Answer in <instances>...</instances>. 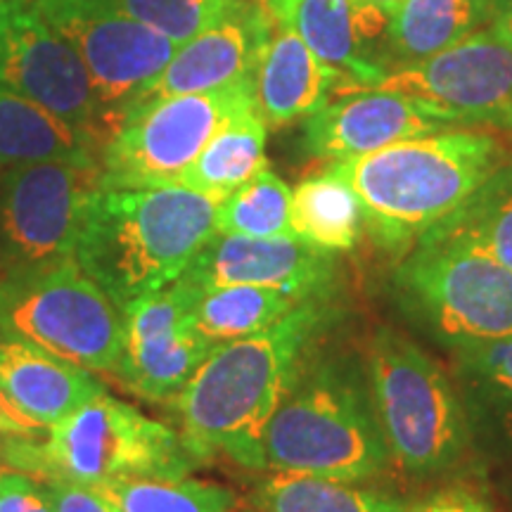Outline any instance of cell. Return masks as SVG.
<instances>
[{
    "mask_svg": "<svg viewBox=\"0 0 512 512\" xmlns=\"http://www.w3.org/2000/svg\"><path fill=\"white\" fill-rule=\"evenodd\" d=\"M325 302H304L256 335L216 344L171 406L197 463L228 456L261 470V439L323 328Z\"/></svg>",
    "mask_w": 512,
    "mask_h": 512,
    "instance_id": "1",
    "label": "cell"
},
{
    "mask_svg": "<svg viewBox=\"0 0 512 512\" xmlns=\"http://www.w3.org/2000/svg\"><path fill=\"white\" fill-rule=\"evenodd\" d=\"M219 197L185 185L102 188L83 221L74 259L121 311L164 290L216 235Z\"/></svg>",
    "mask_w": 512,
    "mask_h": 512,
    "instance_id": "2",
    "label": "cell"
},
{
    "mask_svg": "<svg viewBox=\"0 0 512 512\" xmlns=\"http://www.w3.org/2000/svg\"><path fill=\"white\" fill-rule=\"evenodd\" d=\"M501 159L496 138L444 128L332 162L330 169L354 188L363 226L375 245L406 254L422 235L463 207Z\"/></svg>",
    "mask_w": 512,
    "mask_h": 512,
    "instance_id": "3",
    "label": "cell"
},
{
    "mask_svg": "<svg viewBox=\"0 0 512 512\" xmlns=\"http://www.w3.org/2000/svg\"><path fill=\"white\" fill-rule=\"evenodd\" d=\"M392 463L368 377L344 361L299 370L268 420L261 470L366 482Z\"/></svg>",
    "mask_w": 512,
    "mask_h": 512,
    "instance_id": "4",
    "label": "cell"
},
{
    "mask_svg": "<svg viewBox=\"0 0 512 512\" xmlns=\"http://www.w3.org/2000/svg\"><path fill=\"white\" fill-rule=\"evenodd\" d=\"M0 460L43 482L102 486L128 477H188L197 460L174 427L100 394L29 437H0Z\"/></svg>",
    "mask_w": 512,
    "mask_h": 512,
    "instance_id": "5",
    "label": "cell"
},
{
    "mask_svg": "<svg viewBox=\"0 0 512 512\" xmlns=\"http://www.w3.org/2000/svg\"><path fill=\"white\" fill-rule=\"evenodd\" d=\"M366 377L389 456L406 475L451 470L472 444L456 382L401 332L382 328L368 347Z\"/></svg>",
    "mask_w": 512,
    "mask_h": 512,
    "instance_id": "6",
    "label": "cell"
},
{
    "mask_svg": "<svg viewBox=\"0 0 512 512\" xmlns=\"http://www.w3.org/2000/svg\"><path fill=\"white\" fill-rule=\"evenodd\" d=\"M401 309L448 349L512 337V271L456 235L430 230L394 271Z\"/></svg>",
    "mask_w": 512,
    "mask_h": 512,
    "instance_id": "7",
    "label": "cell"
},
{
    "mask_svg": "<svg viewBox=\"0 0 512 512\" xmlns=\"http://www.w3.org/2000/svg\"><path fill=\"white\" fill-rule=\"evenodd\" d=\"M0 330L93 373H114L124 349V311L76 259L3 275Z\"/></svg>",
    "mask_w": 512,
    "mask_h": 512,
    "instance_id": "8",
    "label": "cell"
},
{
    "mask_svg": "<svg viewBox=\"0 0 512 512\" xmlns=\"http://www.w3.org/2000/svg\"><path fill=\"white\" fill-rule=\"evenodd\" d=\"M252 110H256L254 79L133 107L102 145V185H176L223 126Z\"/></svg>",
    "mask_w": 512,
    "mask_h": 512,
    "instance_id": "9",
    "label": "cell"
},
{
    "mask_svg": "<svg viewBox=\"0 0 512 512\" xmlns=\"http://www.w3.org/2000/svg\"><path fill=\"white\" fill-rule=\"evenodd\" d=\"M100 188V164L8 166L0 176V278L19 268L74 259Z\"/></svg>",
    "mask_w": 512,
    "mask_h": 512,
    "instance_id": "10",
    "label": "cell"
},
{
    "mask_svg": "<svg viewBox=\"0 0 512 512\" xmlns=\"http://www.w3.org/2000/svg\"><path fill=\"white\" fill-rule=\"evenodd\" d=\"M0 91L46 107L102 145L112 136L86 64L36 0L0 3Z\"/></svg>",
    "mask_w": 512,
    "mask_h": 512,
    "instance_id": "11",
    "label": "cell"
},
{
    "mask_svg": "<svg viewBox=\"0 0 512 512\" xmlns=\"http://www.w3.org/2000/svg\"><path fill=\"white\" fill-rule=\"evenodd\" d=\"M373 88L406 95L448 124L512 128V48L491 27L425 60L387 69Z\"/></svg>",
    "mask_w": 512,
    "mask_h": 512,
    "instance_id": "12",
    "label": "cell"
},
{
    "mask_svg": "<svg viewBox=\"0 0 512 512\" xmlns=\"http://www.w3.org/2000/svg\"><path fill=\"white\" fill-rule=\"evenodd\" d=\"M91 74L112 131L181 43L93 0H36Z\"/></svg>",
    "mask_w": 512,
    "mask_h": 512,
    "instance_id": "13",
    "label": "cell"
},
{
    "mask_svg": "<svg viewBox=\"0 0 512 512\" xmlns=\"http://www.w3.org/2000/svg\"><path fill=\"white\" fill-rule=\"evenodd\" d=\"M202 290L178 278L124 309V349L114 375L128 392L155 403H174L216 347L192 325Z\"/></svg>",
    "mask_w": 512,
    "mask_h": 512,
    "instance_id": "14",
    "label": "cell"
},
{
    "mask_svg": "<svg viewBox=\"0 0 512 512\" xmlns=\"http://www.w3.org/2000/svg\"><path fill=\"white\" fill-rule=\"evenodd\" d=\"M197 290L252 285L297 302H325L337 278L335 254L292 238H242L216 233L181 275Z\"/></svg>",
    "mask_w": 512,
    "mask_h": 512,
    "instance_id": "15",
    "label": "cell"
},
{
    "mask_svg": "<svg viewBox=\"0 0 512 512\" xmlns=\"http://www.w3.org/2000/svg\"><path fill=\"white\" fill-rule=\"evenodd\" d=\"M271 38V15L252 0H235L207 29L178 46L164 72L128 110L145 102L207 93L254 79Z\"/></svg>",
    "mask_w": 512,
    "mask_h": 512,
    "instance_id": "16",
    "label": "cell"
},
{
    "mask_svg": "<svg viewBox=\"0 0 512 512\" xmlns=\"http://www.w3.org/2000/svg\"><path fill=\"white\" fill-rule=\"evenodd\" d=\"M448 126L446 119L406 95L361 88L342 93L306 119V150L342 162Z\"/></svg>",
    "mask_w": 512,
    "mask_h": 512,
    "instance_id": "17",
    "label": "cell"
},
{
    "mask_svg": "<svg viewBox=\"0 0 512 512\" xmlns=\"http://www.w3.org/2000/svg\"><path fill=\"white\" fill-rule=\"evenodd\" d=\"M275 24L297 31L311 53L337 76L335 95L373 88L387 69L370 53L361 0H261Z\"/></svg>",
    "mask_w": 512,
    "mask_h": 512,
    "instance_id": "18",
    "label": "cell"
},
{
    "mask_svg": "<svg viewBox=\"0 0 512 512\" xmlns=\"http://www.w3.org/2000/svg\"><path fill=\"white\" fill-rule=\"evenodd\" d=\"M0 392L27 418L50 427L107 389L93 370L0 330Z\"/></svg>",
    "mask_w": 512,
    "mask_h": 512,
    "instance_id": "19",
    "label": "cell"
},
{
    "mask_svg": "<svg viewBox=\"0 0 512 512\" xmlns=\"http://www.w3.org/2000/svg\"><path fill=\"white\" fill-rule=\"evenodd\" d=\"M337 76L311 53L297 31L278 24L254 76L256 110L266 126L280 128L309 119L330 102Z\"/></svg>",
    "mask_w": 512,
    "mask_h": 512,
    "instance_id": "20",
    "label": "cell"
},
{
    "mask_svg": "<svg viewBox=\"0 0 512 512\" xmlns=\"http://www.w3.org/2000/svg\"><path fill=\"white\" fill-rule=\"evenodd\" d=\"M453 382L470 439L498 458H512V337L453 351Z\"/></svg>",
    "mask_w": 512,
    "mask_h": 512,
    "instance_id": "21",
    "label": "cell"
},
{
    "mask_svg": "<svg viewBox=\"0 0 512 512\" xmlns=\"http://www.w3.org/2000/svg\"><path fill=\"white\" fill-rule=\"evenodd\" d=\"M102 140L27 98L0 91V169L41 162L100 164Z\"/></svg>",
    "mask_w": 512,
    "mask_h": 512,
    "instance_id": "22",
    "label": "cell"
},
{
    "mask_svg": "<svg viewBox=\"0 0 512 512\" xmlns=\"http://www.w3.org/2000/svg\"><path fill=\"white\" fill-rule=\"evenodd\" d=\"M489 19V0H401L387 27V53L420 62L456 46Z\"/></svg>",
    "mask_w": 512,
    "mask_h": 512,
    "instance_id": "23",
    "label": "cell"
},
{
    "mask_svg": "<svg viewBox=\"0 0 512 512\" xmlns=\"http://www.w3.org/2000/svg\"><path fill=\"white\" fill-rule=\"evenodd\" d=\"M363 228V209L356 192L330 166L292 190L294 238L339 254L356 247Z\"/></svg>",
    "mask_w": 512,
    "mask_h": 512,
    "instance_id": "24",
    "label": "cell"
},
{
    "mask_svg": "<svg viewBox=\"0 0 512 512\" xmlns=\"http://www.w3.org/2000/svg\"><path fill=\"white\" fill-rule=\"evenodd\" d=\"M249 505L259 512H403L406 503L361 482L271 472L256 484Z\"/></svg>",
    "mask_w": 512,
    "mask_h": 512,
    "instance_id": "25",
    "label": "cell"
},
{
    "mask_svg": "<svg viewBox=\"0 0 512 512\" xmlns=\"http://www.w3.org/2000/svg\"><path fill=\"white\" fill-rule=\"evenodd\" d=\"M266 128L259 110L240 114L209 140L178 185L219 200L228 197L268 166Z\"/></svg>",
    "mask_w": 512,
    "mask_h": 512,
    "instance_id": "26",
    "label": "cell"
},
{
    "mask_svg": "<svg viewBox=\"0 0 512 512\" xmlns=\"http://www.w3.org/2000/svg\"><path fill=\"white\" fill-rule=\"evenodd\" d=\"M299 304L304 302L266 287H214L204 290L197 299L192 309V325L214 344H223L271 328Z\"/></svg>",
    "mask_w": 512,
    "mask_h": 512,
    "instance_id": "27",
    "label": "cell"
},
{
    "mask_svg": "<svg viewBox=\"0 0 512 512\" xmlns=\"http://www.w3.org/2000/svg\"><path fill=\"white\" fill-rule=\"evenodd\" d=\"M432 230L456 235L512 271V164H501L463 207Z\"/></svg>",
    "mask_w": 512,
    "mask_h": 512,
    "instance_id": "28",
    "label": "cell"
},
{
    "mask_svg": "<svg viewBox=\"0 0 512 512\" xmlns=\"http://www.w3.org/2000/svg\"><path fill=\"white\" fill-rule=\"evenodd\" d=\"M214 228L219 235L297 240L292 230V188L266 166L245 185L223 197L216 209Z\"/></svg>",
    "mask_w": 512,
    "mask_h": 512,
    "instance_id": "29",
    "label": "cell"
},
{
    "mask_svg": "<svg viewBox=\"0 0 512 512\" xmlns=\"http://www.w3.org/2000/svg\"><path fill=\"white\" fill-rule=\"evenodd\" d=\"M95 489L117 512H235L233 491L190 477H128Z\"/></svg>",
    "mask_w": 512,
    "mask_h": 512,
    "instance_id": "30",
    "label": "cell"
},
{
    "mask_svg": "<svg viewBox=\"0 0 512 512\" xmlns=\"http://www.w3.org/2000/svg\"><path fill=\"white\" fill-rule=\"evenodd\" d=\"M159 31L176 43L207 29L235 0H93Z\"/></svg>",
    "mask_w": 512,
    "mask_h": 512,
    "instance_id": "31",
    "label": "cell"
},
{
    "mask_svg": "<svg viewBox=\"0 0 512 512\" xmlns=\"http://www.w3.org/2000/svg\"><path fill=\"white\" fill-rule=\"evenodd\" d=\"M0 512H55L48 486L22 470H0Z\"/></svg>",
    "mask_w": 512,
    "mask_h": 512,
    "instance_id": "32",
    "label": "cell"
},
{
    "mask_svg": "<svg viewBox=\"0 0 512 512\" xmlns=\"http://www.w3.org/2000/svg\"><path fill=\"white\" fill-rule=\"evenodd\" d=\"M403 512H494L491 505L475 491L463 486H446V489L432 491L430 496L420 498L418 503L406 505Z\"/></svg>",
    "mask_w": 512,
    "mask_h": 512,
    "instance_id": "33",
    "label": "cell"
},
{
    "mask_svg": "<svg viewBox=\"0 0 512 512\" xmlns=\"http://www.w3.org/2000/svg\"><path fill=\"white\" fill-rule=\"evenodd\" d=\"M55 512H117L112 503L91 486L72 482H46Z\"/></svg>",
    "mask_w": 512,
    "mask_h": 512,
    "instance_id": "34",
    "label": "cell"
},
{
    "mask_svg": "<svg viewBox=\"0 0 512 512\" xmlns=\"http://www.w3.org/2000/svg\"><path fill=\"white\" fill-rule=\"evenodd\" d=\"M43 430L46 427L27 418L17 406H12L8 396L0 392V437H29V434H38Z\"/></svg>",
    "mask_w": 512,
    "mask_h": 512,
    "instance_id": "35",
    "label": "cell"
},
{
    "mask_svg": "<svg viewBox=\"0 0 512 512\" xmlns=\"http://www.w3.org/2000/svg\"><path fill=\"white\" fill-rule=\"evenodd\" d=\"M491 29L512 48V0H489Z\"/></svg>",
    "mask_w": 512,
    "mask_h": 512,
    "instance_id": "36",
    "label": "cell"
},
{
    "mask_svg": "<svg viewBox=\"0 0 512 512\" xmlns=\"http://www.w3.org/2000/svg\"><path fill=\"white\" fill-rule=\"evenodd\" d=\"M373 3H375V5H380V8H382L384 12H387L389 17H392V12H394L396 8H399L401 0H373Z\"/></svg>",
    "mask_w": 512,
    "mask_h": 512,
    "instance_id": "37",
    "label": "cell"
},
{
    "mask_svg": "<svg viewBox=\"0 0 512 512\" xmlns=\"http://www.w3.org/2000/svg\"><path fill=\"white\" fill-rule=\"evenodd\" d=\"M240 512H259V510H256L254 505H247V508H245V510H240Z\"/></svg>",
    "mask_w": 512,
    "mask_h": 512,
    "instance_id": "38",
    "label": "cell"
},
{
    "mask_svg": "<svg viewBox=\"0 0 512 512\" xmlns=\"http://www.w3.org/2000/svg\"><path fill=\"white\" fill-rule=\"evenodd\" d=\"M0 3H3V0H0Z\"/></svg>",
    "mask_w": 512,
    "mask_h": 512,
    "instance_id": "39",
    "label": "cell"
}]
</instances>
